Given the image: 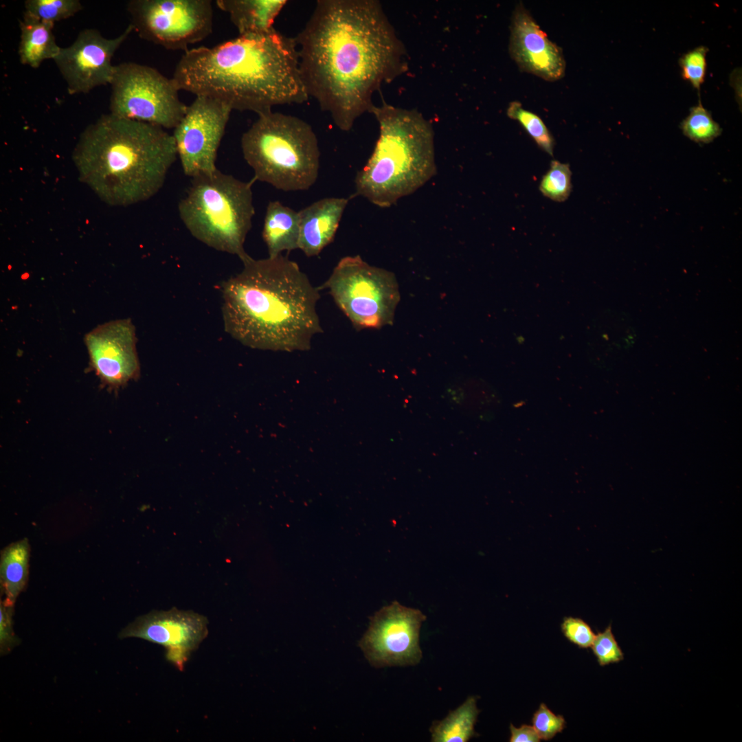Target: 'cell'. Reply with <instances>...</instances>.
I'll use <instances>...</instances> for the list:
<instances>
[{
  "label": "cell",
  "instance_id": "obj_1",
  "mask_svg": "<svg viewBox=\"0 0 742 742\" xmlns=\"http://www.w3.org/2000/svg\"><path fill=\"white\" fill-rule=\"evenodd\" d=\"M308 97L341 131L374 106L372 96L408 69L407 51L375 0H319L295 36Z\"/></svg>",
  "mask_w": 742,
  "mask_h": 742
},
{
  "label": "cell",
  "instance_id": "obj_2",
  "mask_svg": "<svg viewBox=\"0 0 742 742\" xmlns=\"http://www.w3.org/2000/svg\"><path fill=\"white\" fill-rule=\"evenodd\" d=\"M179 91L220 100L232 110L258 115L309 97L295 37L275 28L239 35L213 47L188 49L172 77Z\"/></svg>",
  "mask_w": 742,
  "mask_h": 742
},
{
  "label": "cell",
  "instance_id": "obj_3",
  "mask_svg": "<svg viewBox=\"0 0 742 742\" xmlns=\"http://www.w3.org/2000/svg\"><path fill=\"white\" fill-rule=\"evenodd\" d=\"M221 286L225 331L243 345L264 350H308L323 332L316 305L319 290L298 265L280 254L242 261Z\"/></svg>",
  "mask_w": 742,
  "mask_h": 742
},
{
  "label": "cell",
  "instance_id": "obj_4",
  "mask_svg": "<svg viewBox=\"0 0 742 742\" xmlns=\"http://www.w3.org/2000/svg\"><path fill=\"white\" fill-rule=\"evenodd\" d=\"M177 157L166 129L111 113L85 128L72 153L79 180L115 207L155 196Z\"/></svg>",
  "mask_w": 742,
  "mask_h": 742
},
{
  "label": "cell",
  "instance_id": "obj_5",
  "mask_svg": "<svg viewBox=\"0 0 742 742\" xmlns=\"http://www.w3.org/2000/svg\"><path fill=\"white\" fill-rule=\"evenodd\" d=\"M370 113L379 136L366 164L357 172L354 196L389 207L425 185L436 173L434 133L421 113L384 100Z\"/></svg>",
  "mask_w": 742,
  "mask_h": 742
},
{
  "label": "cell",
  "instance_id": "obj_6",
  "mask_svg": "<svg viewBox=\"0 0 742 742\" xmlns=\"http://www.w3.org/2000/svg\"><path fill=\"white\" fill-rule=\"evenodd\" d=\"M258 116L240 139L255 180L285 192L308 190L317 179L320 158L311 126L297 117L273 111Z\"/></svg>",
  "mask_w": 742,
  "mask_h": 742
},
{
  "label": "cell",
  "instance_id": "obj_7",
  "mask_svg": "<svg viewBox=\"0 0 742 742\" xmlns=\"http://www.w3.org/2000/svg\"><path fill=\"white\" fill-rule=\"evenodd\" d=\"M255 181H243L218 170L192 178L178 204L181 221L200 242L243 261L249 256L244 244L255 214Z\"/></svg>",
  "mask_w": 742,
  "mask_h": 742
},
{
  "label": "cell",
  "instance_id": "obj_8",
  "mask_svg": "<svg viewBox=\"0 0 742 742\" xmlns=\"http://www.w3.org/2000/svg\"><path fill=\"white\" fill-rule=\"evenodd\" d=\"M318 289L328 291L358 330L392 324L401 298L395 275L369 265L359 256L342 258Z\"/></svg>",
  "mask_w": 742,
  "mask_h": 742
},
{
  "label": "cell",
  "instance_id": "obj_9",
  "mask_svg": "<svg viewBox=\"0 0 742 742\" xmlns=\"http://www.w3.org/2000/svg\"><path fill=\"white\" fill-rule=\"evenodd\" d=\"M110 85V113L121 118L174 129L188 109L172 78L147 65H115Z\"/></svg>",
  "mask_w": 742,
  "mask_h": 742
},
{
  "label": "cell",
  "instance_id": "obj_10",
  "mask_svg": "<svg viewBox=\"0 0 742 742\" xmlns=\"http://www.w3.org/2000/svg\"><path fill=\"white\" fill-rule=\"evenodd\" d=\"M133 30L168 49H186L212 32L210 0H132L127 3Z\"/></svg>",
  "mask_w": 742,
  "mask_h": 742
},
{
  "label": "cell",
  "instance_id": "obj_11",
  "mask_svg": "<svg viewBox=\"0 0 742 742\" xmlns=\"http://www.w3.org/2000/svg\"><path fill=\"white\" fill-rule=\"evenodd\" d=\"M232 109L214 98L198 95L172 134L184 174L194 178L211 175Z\"/></svg>",
  "mask_w": 742,
  "mask_h": 742
},
{
  "label": "cell",
  "instance_id": "obj_12",
  "mask_svg": "<svg viewBox=\"0 0 742 742\" xmlns=\"http://www.w3.org/2000/svg\"><path fill=\"white\" fill-rule=\"evenodd\" d=\"M425 620L419 609L394 601L371 618L359 645L376 668L415 665L422 658L419 634Z\"/></svg>",
  "mask_w": 742,
  "mask_h": 742
},
{
  "label": "cell",
  "instance_id": "obj_13",
  "mask_svg": "<svg viewBox=\"0 0 742 742\" xmlns=\"http://www.w3.org/2000/svg\"><path fill=\"white\" fill-rule=\"evenodd\" d=\"M133 30L129 24L118 36L106 38L98 30L85 29L71 45L60 47L54 61L68 93H87L97 87L110 85L115 69L112 58Z\"/></svg>",
  "mask_w": 742,
  "mask_h": 742
},
{
  "label": "cell",
  "instance_id": "obj_14",
  "mask_svg": "<svg viewBox=\"0 0 742 742\" xmlns=\"http://www.w3.org/2000/svg\"><path fill=\"white\" fill-rule=\"evenodd\" d=\"M206 617L172 608L140 616L119 633V638H137L163 646L166 658L182 671L191 653L207 637Z\"/></svg>",
  "mask_w": 742,
  "mask_h": 742
},
{
  "label": "cell",
  "instance_id": "obj_15",
  "mask_svg": "<svg viewBox=\"0 0 742 742\" xmlns=\"http://www.w3.org/2000/svg\"><path fill=\"white\" fill-rule=\"evenodd\" d=\"M85 343L90 363L104 384L119 387L139 376L135 327L130 319L98 325L85 335Z\"/></svg>",
  "mask_w": 742,
  "mask_h": 742
},
{
  "label": "cell",
  "instance_id": "obj_16",
  "mask_svg": "<svg viewBox=\"0 0 742 742\" xmlns=\"http://www.w3.org/2000/svg\"><path fill=\"white\" fill-rule=\"evenodd\" d=\"M509 52L520 69L546 80H557L565 74L561 49L548 38L521 3L513 13Z\"/></svg>",
  "mask_w": 742,
  "mask_h": 742
},
{
  "label": "cell",
  "instance_id": "obj_17",
  "mask_svg": "<svg viewBox=\"0 0 742 742\" xmlns=\"http://www.w3.org/2000/svg\"><path fill=\"white\" fill-rule=\"evenodd\" d=\"M349 199L327 197L299 211V249L316 256L334 239Z\"/></svg>",
  "mask_w": 742,
  "mask_h": 742
},
{
  "label": "cell",
  "instance_id": "obj_18",
  "mask_svg": "<svg viewBox=\"0 0 742 742\" xmlns=\"http://www.w3.org/2000/svg\"><path fill=\"white\" fill-rule=\"evenodd\" d=\"M286 0H217L216 5L227 13L239 35L261 34L275 27L276 17Z\"/></svg>",
  "mask_w": 742,
  "mask_h": 742
},
{
  "label": "cell",
  "instance_id": "obj_19",
  "mask_svg": "<svg viewBox=\"0 0 742 742\" xmlns=\"http://www.w3.org/2000/svg\"><path fill=\"white\" fill-rule=\"evenodd\" d=\"M268 257H276L284 251L299 249V212L278 201H270L267 207L262 232Z\"/></svg>",
  "mask_w": 742,
  "mask_h": 742
},
{
  "label": "cell",
  "instance_id": "obj_20",
  "mask_svg": "<svg viewBox=\"0 0 742 742\" xmlns=\"http://www.w3.org/2000/svg\"><path fill=\"white\" fill-rule=\"evenodd\" d=\"M54 26L23 14L18 51L21 64L37 69L44 60L55 58L61 47L56 42Z\"/></svg>",
  "mask_w": 742,
  "mask_h": 742
},
{
  "label": "cell",
  "instance_id": "obj_21",
  "mask_svg": "<svg viewBox=\"0 0 742 742\" xmlns=\"http://www.w3.org/2000/svg\"><path fill=\"white\" fill-rule=\"evenodd\" d=\"M30 546L26 539L8 546L1 558V585L5 598L3 603L12 606L27 580Z\"/></svg>",
  "mask_w": 742,
  "mask_h": 742
},
{
  "label": "cell",
  "instance_id": "obj_22",
  "mask_svg": "<svg viewBox=\"0 0 742 742\" xmlns=\"http://www.w3.org/2000/svg\"><path fill=\"white\" fill-rule=\"evenodd\" d=\"M476 697L471 696L455 710L451 711L441 721H434L430 727L431 741L466 742L477 736L474 730L479 710Z\"/></svg>",
  "mask_w": 742,
  "mask_h": 742
},
{
  "label": "cell",
  "instance_id": "obj_23",
  "mask_svg": "<svg viewBox=\"0 0 742 742\" xmlns=\"http://www.w3.org/2000/svg\"><path fill=\"white\" fill-rule=\"evenodd\" d=\"M679 128L686 137L698 144L710 143L722 132L720 125L713 120L701 100L690 109L689 114L682 121Z\"/></svg>",
  "mask_w": 742,
  "mask_h": 742
},
{
  "label": "cell",
  "instance_id": "obj_24",
  "mask_svg": "<svg viewBox=\"0 0 742 742\" xmlns=\"http://www.w3.org/2000/svg\"><path fill=\"white\" fill-rule=\"evenodd\" d=\"M24 5V15L52 24L73 16L82 9L78 0H27Z\"/></svg>",
  "mask_w": 742,
  "mask_h": 742
},
{
  "label": "cell",
  "instance_id": "obj_25",
  "mask_svg": "<svg viewBox=\"0 0 742 742\" xmlns=\"http://www.w3.org/2000/svg\"><path fill=\"white\" fill-rule=\"evenodd\" d=\"M506 113L510 119L517 120L523 126L539 148L553 155L554 138L540 117L524 109L517 101L509 104Z\"/></svg>",
  "mask_w": 742,
  "mask_h": 742
},
{
  "label": "cell",
  "instance_id": "obj_26",
  "mask_svg": "<svg viewBox=\"0 0 742 742\" xmlns=\"http://www.w3.org/2000/svg\"><path fill=\"white\" fill-rule=\"evenodd\" d=\"M572 171L568 164L552 160L550 168L542 177L539 190L542 194L556 202L567 200L572 192Z\"/></svg>",
  "mask_w": 742,
  "mask_h": 742
},
{
  "label": "cell",
  "instance_id": "obj_27",
  "mask_svg": "<svg viewBox=\"0 0 742 742\" xmlns=\"http://www.w3.org/2000/svg\"><path fill=\"white\" fill-rule=\"evenodd\" d=\"M708 52L707 47L699 46L684 54L678 60L682 78L698 91L706 78Z\"/></svg>",
  "mask_w": 742,
  "mask_h": 742
},
{
  "label": "cell",
  "instance_id": "obj_28",
  "mask_svg": "<svg viewBox=\"0 0 742 742\" xmlns=\"http://www.w3.org/2000/svg\"><path fill=\"white\" fill-rule=\"evenodd\" d=\"M590 647L601 666L618 663L624 659V653L612 633L611 625L595 635Z\"/></svg>",
  "mask_w": 742,
  "mask_h": 742
},
{
  "label": "cell",
  "instance_id": "obj_29",
  "mask_svg": "<svg viewBox=\"0 0 742 742\" xmlns=\"http://www.w3.org/2000/svg\"><path fill=\"white\" fill-rule=\"evenodd\" d=\"M532 724L539 738L548 741L563 730L565 721L562 715H555L545 704L541 703L533 714Z\"/></svg>",
  "mask_w": 742,
  "mask_h": 742
},
{
  "label": "cell",
  "instance_id": "obj_30",
  "mask_svg": "<svg viewBox=\"0 0 742 742\" xmlns=\"http://www.w3.org/2000/svg\"><path fill=\"white\" fill-rule=\"evenodd\" d=\"M561 628L564 636L581 649L590 647L596 635L590 626L579 618L565 617Z\"/></svg>",
  "mask_w": 742,
  "mask_h": 742
},
{
  "label": "cell",
  "instance_id": "obj_31",
  "mask_svg": "<svg viewBox=\"0 0 742 742\" xmlns=\"http://www.w3.org/2000/svg\"><path fill=\"white\" fill-rule=\"evenodd\" d=\"M12 606L1 603L0 608V648L1 655H4L19 644L15 636L12 624Z\"/></svg>",
  "mask_w": 742,
  "mask_h": 742
},
{
  "label": "cell",
  "instance_id": "obj_32",
  "mask_svg": "<svg viewBox=\"0 0 742 742\" xmlns=\"http://www.w3.org/2000/svg\"><path fill=\"white\" fill-rule=\"evenodd\" d=\"M510 731V742H539L541 741L532 726L524 724L519 728H516L511 723Z\"/></svg>",
  "mask_w": 742,
  "mask_h": 742
}]
</instances>
